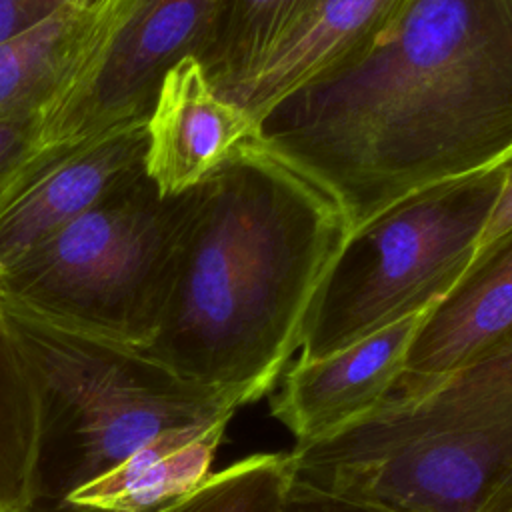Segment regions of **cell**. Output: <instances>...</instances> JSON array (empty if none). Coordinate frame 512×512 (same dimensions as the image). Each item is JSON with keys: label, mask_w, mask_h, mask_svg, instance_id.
<instances>
[{"label": "cell", "mask_w": 512, "mask_h": 512, "mask_svg": "<svg viewBox=\"0 0 512 512\" xmlns=\"http://www.w3.org/2000/svg\"><path fill=\"white\" fill-rule=\"evenodd\" d=\"M256 140L316 182L350 230L512 154V0H406L356 62L302 86Z\"/></svg>", "instance_id": "1"}, {"label": "cell", "mask_w": 512, "mask_h": 512, "mask_svg": "<svg viewBox=\"0 0 512 512\" xmlns=\"http://www.w3.org/2000/svg\"><path fill=\"white\" fill-rule=\"evenodd\" d=\"M348 234L338 204L254 138L198 186L166 312L140 350L246 406L262 400L300 352Z\"/></svg>", "instance_id": "2"}, {"label": "cell", "mask_w": 512, "mask_h": 512, "mask_svg": "<svg viewBox=\"0 0 512 512\" xmlns=\"http://www.w3.org/2000/svg\"><path fill=\"white\" fill-rule=\"evenodd\" d=\"M290 458L294 476L388 512H512V338L426 386L394 388Z\"/></svg>", "instance_id": "3"}, {"label": "cell", "mask_w": 512, "mask_h": 512, "mask_svg": "<svg viewBox=\"0 0 512 512\" xmlns=\"http://www.w3.org/2000/svg\"><path fill=\"white\" fill-rule=\"evenodd\" d=\"M6 314L40 402L34 512L66 510L70 494L158 434L232 420L246 406L238 392L186 380L140 348Z\"/></svg>", "instance_id": "4"}, {"label": "cell", "mask_w": 512, "mask_h": 512, "mask_svg": "<svg viewBox=\"0 0 512 512\" xmlns=\"http://www.w3.org/2000/svg\"><path fill=\"white\" fill-rule=\"evenodd\" d=\"M196 190L164 198L146 172L0 270L6 308L144 348L160 328Z\"/></svg>", "instance_id": "5"}, {"label": "cell", "mask_w": 512, "mask_h": 512, "mask_svg": "<svg viewBox=\"0 0 512 512\" xmlns=\"http://www.w3.org/2000/svg\"><path fill=\"white\" fill-rule=\"evenodd\" d=\"M500 186L502 162L410 194L350 230L298 358L338 352L442 300L470 268Z\"/></svg>", "instance_id": "6"}, {"label": "cell", "mask_w": 512, "mask_h": 512, "mask_svg": "<svg viewBox=\"0 0 512 512\" xmlns=\"http://www.w3.org/2000/svg\"><path fill=\"white\" fill-rule=\"evenodd\" d=\"M220 6L222 0H92L2 202L66 154L148 120L166 72L188 56L202 58Z\"/></svg>", "instance_id": "7"}, {"label": "cell", "mask_w": 512, "mask_h": 512, "mask_svg": "<svg viewBox=\"0 0 512 512\" xmlns=\"http://www.w3.org/2000/svg\"><path fill=\"white\" fill-rule=\"evenodd\" d=\"M430 308L410 314L338 352L296 358L268 394L270 414L292 448L326 440L372 412L402 380L412 342Z\"/></svg>", "instance_id": "8"}, {"label": "cell", "mask_w": 512, "mask_h": 512, "mask_svg": "<svg viewBox=\"0 0 512 512\" xmlns=\"http://www.w3.org/2000/svg\"><path fill=\"white\" fill-rule=\"evenodd\" d=\"M256 138V122L222 96L200 60L172 66L146 120L144 172L164 198L186 194L214 176Z\"/></svg>", "instance_id": "9"}, {"label": "cell", "mask_w": 512, "mask_h": 512, "mask_svg": "<svg viewBox=\"0 0 512 512\" xmlns=\"http://www.w3.org/2000/svg\"><path fill=\"white\" fill-rule=\"evenodd\" d=\"M146 120L112 130L36 172L0 204V270L144 174Z\"/></svg>", "instance_id": "10"}, {"label": "cell", "mask_w": 512, "mask_h": 512, "mask_svg": "<svg viewBox=\"0 0 512 512\" xmlns=\"http://www.w3.org/2000/svg\"><path fill=\"white\" fill-rule=\"evenodd\" d=\"M512 338V228L426 314L396 390H414Z\"/></svg>", "instance_id": "11"}, {"label": "cell", "mask_w": 512, "mask_h": 512, "mask_svg": "<svg viewBox=\"0 0 512 512\" xmlns=\"http://www.w3.org/2000/svg\"><path fill=\"white\" fill-rule=\"evenodd\" d=\"M406 0H322L244 80L220 92L256 124L280 100L356 62Z\"/></svg>", "instance_id": "12"}, {"label": "cell", "mask_w": 512, "mask_h": 512, "mask_svg": "<svg viewBox=\"0 0 512 512\" xmlns=\"http://www.w3.org/2000/svg\"><path fill=\"white\" fill-rule=\"evenodd\" d=\"M230 422L224 418L158 434L70 494L66 510L150 512L184 498L212 474Z\"/></svg>", "instance_id": "13"}, {"label": "cell", "mask_w": 512, "mask_h": 512, "mask_svg": "<svg viewBox=\"0 0 512 512\" xmlns=\"http://www.w3.org/2000/svg\"><path fill=\"white\" fill-rule=\"evenodd\" d=\"M40 402L0 300V512H34Z\"/></svg>", "instance_id": "14"}, {"label": "cell", "mask_w": 512, "mask_h": 512, "mask_svg": "<svg viewBox=\"0 0 512 512\" xmlns=\"http://www.w3.org/2000/svg\"><path fill=\"white\" fill-rule=\"evenodd\" d=\"M90 4H70L0 42V120L36 118L62 78Z\"/></svg>", "instance_id": "15"}, {"label": "cell", "mask_w": 512, "mask_h": 512, "mask_svg": "<svg viewBox=\"0 0 512 512\" xmlns=\"http://www.w3.org/2000/svg\"><path fill=\"white\" fill-rule=\"evenodd\" d=\"M322 0H222L200 64L218 92L244 80Z\"/></svg>", "instance_id": "16"}, {"label": "cell", "mask_w": 512, "mask_h": 512, "mask_svg": "<svg viewBox=\"0 0 512 512\" xmlns=\"http://www.w3.org/2000/svg\"><path fill=\"white\" fill-rule=\"evenodd\" d=\"M292 478L290 452L248 454L212 472L170 512H282Z\"/></svg>", "instance_id": "17"}, {"label": "cell", "mask_w": 512, "mask_h": 512, "mask_svg": "<svg viewBox=\"0 0 512 512\" xmlns=\"http://www.w3.org/2000/svg\"><path fill=\"white\" fill-rule=\"evenodd\" d=\"M282 512H388L368 502L332 492L328 488L306 482L298 476L292 478Z\"/></svg>", "instance_id": "18"}, {"label": "cell", "mask_w": 512, "mask_h": 512, "mask_svg": "<svg viewBox=\"0 0 512 512\" xmlns=\"http://www.w3.org/2000/svg\"><path fill=\"white\" fill-rule=\"evenodd\" d=\"M34 134V118L0 120V202L22 168Z\"/></svg>", "instance_id": "19"}, {"label": "cell", "mask_w": 512, "mask_h": 512, "mask_svg": "<svg viewBox=\"0 0 512 512\" xmlns=\"http://www.w3.org/2000/svg\"><path fill=\"white\" fill-rule=\"evenodd\" d=\"M76 2L92 0H0V42L36 28Z\"/></svg>", "instance_id": "20"}, {"label": "cell", "mask_w": 512, "mask_h": 512, "mask_svg": "<svg viewBox=\"0 0 512 512\" xmlns=\"http://www.w3.org/2000/svg\"><path fill=\"white\" fill-rule=\"evenodd\" d=\"M510 228H512V154L502 160V186H500V194H498L496 204L492 208V214H490V218L486 222V228H484V232L480 236L476 254L482 252L486 246H490L494 240H498Z\"/></svg>", "instance_id": "21"}, {"label": "cell", "mask_w": 512, "mask_h": 512, "mask_svg": "<svg viewBox=\"0 0 512 512\" xmlns=\"http://www.w3.org/2000/svg\"><path fill=\"white\" fill-rule=\"evenodd\" d=\"M180 500V498H178ZM176 502V500H174ZM174 502H170V504H166V506H162V508H156V510H150V512H170V508H172V504ZM62 512H88V510H62Z\"/></svg>", "instance_id": "22"}]
</instances>
